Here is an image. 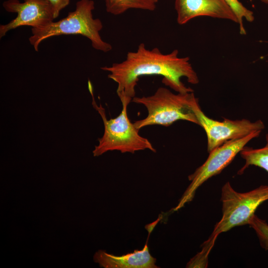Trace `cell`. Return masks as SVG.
<instances>
[{"label":"cell","mask_w":268,"mask_h":268,"mask_svg":"<svg viewBox=\"0 0 268 268\" xmlns=\"http://www.w3.org/2000/svg\"><path fill=\"white\" fill-rule=\"evenodd\" d=\"M217 235H210L201 245V250L186 265V268H207L209 254L212 249Z\"/></svg>","instance_id":"obj_13"},{"label":"cell","mask_w":268,"mask_h":268,"mask_svg":"<svg viewBox=\"0 0 268 268\" xmlns=\"http://www.w3.org/2000/svg\"><path fill=\"white\" fill-rule=\"evenodd\" d=\"M94 8L93 0H78L75 10L68 12L66 17L39 28H31L30 44L38 52L40 43L48 38L63 35H80L88 38L95 50L104 53L110 51L112 45L103 40L100 35L103 28L102 21L93 16Z\"/></svg>","instance_id":"obj_2"},{"label":"cell","mask_w":268,"mask_h":268,"mask_svg":"<svg viewBox=\"0 0 268 268\" xmlns=\"http://www.w3.org/2000/svg\"><path fill=\"white\" fill-rule=\"evenodd\" d=\"M261 132H253L242 138L227 141L209 152L206 161L189 176L191 183L173 211L178 210L192 201L197 189L208 179L221 173L250 140L259 136Z\"/></svg>","instance_id":"obj_6"},{"label":"cell","mask_w":268,"mask_h":268,"mask_svg":"<svg viewBox=\"0 0 268 268\" xmlns=\"http://www.w3.org/2000/svg\"><path fill=\"white\" fill-rule=\"evenodd\" d=\"M2 6L7 12L16 13V17L5 24L0 25V38L10 30L20 26L32 28L42 27L55 19L52 7L47 0H7Z\"/></svg>","instance_id":"obj_8"},{"label":"cell","mask_w":268,"mask_h":268,"mask_svg":"<svg viewBox=\"0 0 268 268\" xmlns=\"http://www.w3.org/2000/svg\"><path fill=\"white\" fill-rule=\"evenodd\" d=\"M267 200L268 185L239 193L226 182L221 189L222 217L211 234L218 236L236 226L248 225L258 207Z\"/></svg>","instance_id":"obj_5"},{"label":"cell","mask_w":268,"mask_h":268,"mask_svg":"<svg viewBox=\"0 0 268 268\" xmlns=\"http://www.w3.org/2000/svg\"><path fill=\"white\" fill-rule=\"evenodd\" d=\"M51 5L54 18H57L60 11L67 7L70 2V0H47Z\"/></svg>","instance_id":"obj_16"},{"label":"cell","mask_w":268,"mask_h":268,"mask_svg":"<svg viewBox=\"0 0 268 268\" xmlns=\"http://www.w3.org/2000/svg\"><path fill=\"white\" fill-rule=\"evenodd\" d=\"M148 0L153 2L154 3H156L158 1V0Z\"/></svg>","instance_id":"obj_17"},{"label":"cell","mask_w":268,"mask_h":268,"mask_svg":"<svg viewBox=\"0 0 268 268\" xmlns=\"http://www.w3.org/2000/svg\"><path fill=\"white\" fill-rule=\"evenodd\" d=\"M107 12L118 15L130 9L153 11L156 3L148 0H104Z\"/></svg>","instance_id":"obj_12"},{"label":"cell","mask_w":268,"mask_h":268,"mask_svg":"<svg viewBox=\"0 0 268 268\" xmlns=\"http://www.w3.org/2000/svg\"><path fill=\"white\" fill-rule=\"evenodd\" d=\"M194 110L199 126L206 134L208 152L227 141L242 138L253 132L262 131L265 128L264 124L260 120L251 122L245 119L231 120L224 118L223 121L212 119L201 110L199 101L195 103Z\"/></svg>","instance_id":"obj_7"},{"label":"cell","mask_w":268,"mask_h":268,"mask_svg":"<svg viewBox=\"0 0 268 268\" xmlns=\"http://www.w3.org/2000/svg\"><path fill=\"white\" fill-rule=\"evenodd\" d=\"M262 2L265 3H268V0H261Z\"/></svg>","instance_id":"obj_18"},{"label":"cell","mask_w":268,"mask_h":268,"mask_svg":"<svg viewBox=\"0 0 268 268\" xmlns=\"http://www.w3.org/2000/svg\"><path fill=\"white\" fill-rule=\"evenodd\" d=\"M266 140L265 145L261 148H253L245 146L240 151V155L245 163L238 172V174H243L250 166L261 168L268 172V134L266 135Z\"/></svg>","instance_id":"obj_11"},{"label":"cell","mask_w":268,"mask_h":268,"mask_svg":"<svg viewBox=\"0 0 268 268\" xmlns=\"http://www.w3.org/2000/svg\"><path fill=\"white\" fill-rule=\"evenodd\" d=\"M197 101L194 92L175 94L165 87H159L152 95L133 98L132 102L144 105L148 111L146 117L134 124L139 130L150 125L168 127L178 120L199 125L194 110Z\"/></svg>","instance_id":"obj_3"},{"label":"cell","mask_w":268,"mask_h":268,"mask_svg":"<svg viewBox=\"0 0 268 268\" xmlns=\"http://www.w3.org/2000/svg\"><path fill=\"white\" fill-rule=\"evenodd\" d=\"M88 90L92 96L93 107L99 113L104 124V131L102 136L98 139V144L93 150L94 156H99L109 151L118 150L122 153L135 152L149 149L155 152L148 139L141 136L134 123H131L127 114L128 106L130 102L121 100L122 109L118 116L108 120L105 109L96 103L93 88L90 81H88Z\"/></svg>","instance_id":"obj_4"},{"label":"cell","mask_w":268,"mask_h":268,"mask_svg":"<svg viewBox=\"0 0 268 268\" xmlns=\"http://www.w3.org/2000/svg\"><path fill=\"white\" fill-rule=\"evenodd\" d=\"M255 232L261 246L268 251V223L255 214L251 218L249 224Z\"/></svg>","instance_id":"obj_15"},{"label":"cell","mask_w":268,"mask_h":268,"mask_svg":"<svg viewBox=\"0 0 268 268\" xmlns=\"http://www.w3.org/2000/svg\"><path fill=\"white\" fill-rule=\"evenodd\" d=\"M177 21L180 25L199 16L231 20L238 23L232 9L224 0H175Z\"/></svg>","instance_id":"obj_9"},{"label":"cell","mask_w":268,"mask_h":268,"mask_svg":"<svg viewBox=\"0 0 268 268\" xmlns=\"http://www.w3.org/2000/svg\"><path fill=\"white\" fill-rule=\"evenodd\" d=\"M93 260L100 267L105 268H157L156 259L150 255L147 243L142 250L121 256L107 253L103 250L97 251Z\"/></svg>","instance_id":"obj_10"},{"label":"cell","mask_w":268,"mask_h":268,"mask_svg":"<svg viewBox=\"0 0 268 268\" xmlns=\"http://www.w3.org/2000/svg\"><path fill=\"white\" fill-rule=\"evenodd\" d=\"M101 69L108 72V78L117 83L116 92L120 99L130 102L135 97V87L141 76L161 75L163 76L162 82L178 93L194 92L182 83V77L192 84L199 82L189 57H179L177 49L166 54L158 48L149 50L144 43H140L135 51L129 52L123 62L103 67Z\"/></svg>","instance_id":"obj_1"},{"label":"cell","mask_w":268,"mask_h":268,"mask_svg":"<svg viewBox=\"0 0 268 268\" xmlns=\"http://www.w3.org/2000/svg\"><path fill=\"white\" fill-rule=\"evenodd\" d=\"M232 9L238 20L240 33L246 35V31L243 25V19L252 22L254 20L253 12L245 7L238 0H224Z\"/></svg>","instance_id":"obj_14"},{"label":"cell","mask_w":268,"mask_h":268,"mask_svg":"<svg viewBox=\"0 0 268 268\" xmlns=\"http://www.w3.org/2000/svg\"></svg>","instance_id":"obj_19"}]
</instances>
